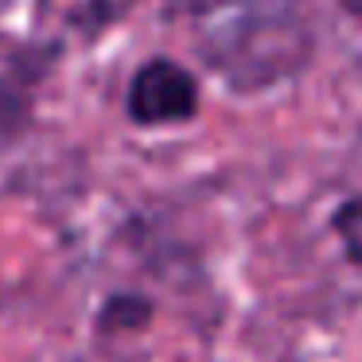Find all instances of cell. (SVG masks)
Returning <instances> with one entry per match:
<instances>
[{"label":"cell","mask_w":362,"mask_h":362,"mask_svg":"<svg viewBox=\"0 0 362 362\" xmlns=\"http://www.w3.org/2000/svg\"><path fill=\"white\" fill-rule=\"evenodd\" d=\"M152 323V300L136 296V292H117L102 304V315H98V327L110 331V335H121V331H141Z\"/></svg>","instance_id":"obj_2"},{"label":"cell","mask_w":362,"mask_h":362,"mask_svg":"<svg viewBox=\"0 0 362 362\" xmlns=\"http://www.w3.org/2000/svg\"><path fill=\"white\" fill-rule=\"evenodd\" d=\"M125 110L141 129L183 125L199 113V82L183 63L156 55L133 74Z\"/></svg>","instance_id":"obj_1"},{"label":"cell","mask_w":362,"mask_h":362,"mask_svg":"<svg viewBox=\"0 0 362 362\" xmlns=\"http://www.w3.org/2000/svg\"><path fill=\"white\" fill-rule=\"evenodd\" d=\"M331 230L339 234L346 257H351L354 265H362V195H354V199H346V203L335 206V214H331Z\"/></svg>","instance_id":"obj_3"}]
</instances>
